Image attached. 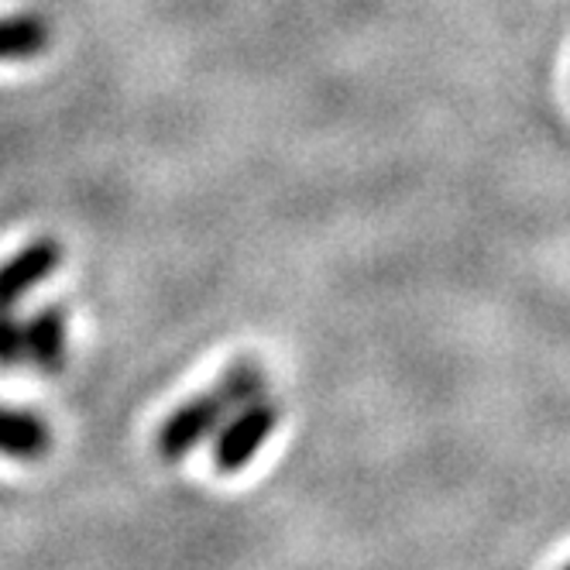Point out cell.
I'll return each mask as SVG.
<instances>
[{"instance_id": "obj_1", "label": "cell", "mask_w": 570, "mask_h": 570, "mask_svg": "<svg viewBox=\"0 0 570 570\" xmlns=\"http://www.w3.org/2000/svg\"><path fill=\"white\" fill-rule=\"evenodd\" d=\"M265 395V372L255 361H237L227 368V375L210 389L189 402H183L179 410L158 426L155 451L166 464H179L193 446H199L207 436H214L224 420Z\"/></svg>"}, {"instance_id": "obj_2", "label": "cell", "mask_w": 570, "mask_h": 570, "mask_svg": "<svg viewBox=\"0 0 570 570\" xmlns=\"http://www.w3.org/2000/svg\"><path fill=\"white\" fill-rule=\"evenodd\" d=\"M62 265V244L52 237H38L28 248H21L14 258L0 265V368L11 372L24 361V334L21 320L14 316V306L46 282Z\"/></svg>"}, {"instance_id": "obj_3", "label": "cell", "mask_w": 570, "mask_h": 570, "mask_svg": "<svg viewBox=\"0 0 570 570\" xmlns=\"http://www.w3.org/2000/svg\"><path fill=\"white\" fill-rule=\"evenodd\" d=\"M278 426V405L268 399H255L248 405H240L237 416L217 430L214 440V468L220 474H237L244 471L255 454L265 446V440L275 433Z\"/></svg>"}, {"instance_id": "obj_4", "label": "cell", "mask_w": 570, "mask_h": 570, "mask_svg": "<svg viewBox=\"0 0 570 570\" xmlns=\"http://www.w3.org/2000/svg\"><path fill=\"white\" fill-rule=\"evenodd\" d=\"M24 334V361L42 375H59L66 368V309L46 306L21 323Z\"/></svg>"}, {"instance_id": "obj_5", "label": "cell", "mask_w": 570, "mask_h": 570, "mask_svg": "<svg viewBox=\"0 0 570 570\" xmlns=\"http://www.w3.org/2000/svg\"><path fill=\"white\" fill-rule=\"evenodd\" d=\"M49 446H52V433L35 413L4 410L0 405V458L42 461L49 454Z\"/></svg>"}, {"instance_id": "obj_6", "label": "cell", "mask_w": 570, "mask_h": 570, "mask_svg": "<svg viewBox=\"0 0 570 570\" xmlns=\"http://www.w3.org/2000/svg\"><path fill=\"white\" fill-rule=\"evenodd\" d=\"M52 28L42 14L24 11L0 18V62H18V59H35L49 49Z\"/></svg>"}, {"instance_id": "obj_7", "label": "cell", "mask_w": 570, "mask_h": 570, "mask_svg": "<svg viewBox=\"0 0 570 570\" xmlns=\"http://www.w3.org/2000/svg\"><path fill=\"white\" fill-rule=\"evenodd\" d=\"M567 570H570V567H567Z\"/></svg>"}]
</instances>
